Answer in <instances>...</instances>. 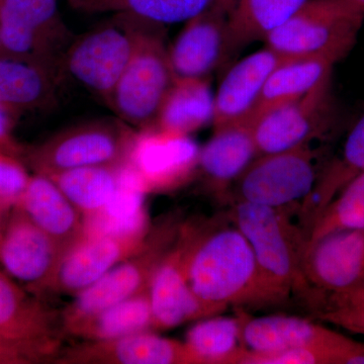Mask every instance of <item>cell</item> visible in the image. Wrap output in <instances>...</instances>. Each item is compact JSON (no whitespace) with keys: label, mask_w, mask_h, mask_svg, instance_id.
Segmentation results:
<instances>
[{"label":"cell","mask_w":364,"mask_h":364,"mask_svg":"<svg viewBox=\"0 0 364 364\" xmlns=\"http://www.w3.org/2000/svg\"><path fill=\"white\" fill-rule=\"evenodd\" d=\"M289 208L240 200L232 208L230 220L247 239L257 264L255 305L284 303L291 294L314 306L320 299L304 270L305 234L291 222Z\"/></svg>","instance_id":"6da1fadb"},{"label":"cell","mask_w":364,"mask_h":364,"mask_svg":"<svg viewBox=\"0 0 364 364\" xmlns=\"http://www.w3.org/2000/svg\"><path fill=\"white\" fill-rule=\"evenodd\" d=\"M188 279L207 317L230 306L255 305L257 264L240 230L202 220L189 254Z\"/></svg>","instance_id":"7a4b0ae2"},{"label":"cell","mask_w":364,"mask_h":364,"mask_svg":"<svg viewBox=\"0 0 364 364\" xmlns=\"http://www.w3.org/2000/svg\"><path fill=\"white\" fill-rule=\"evenodd\" d=\"M152 23L128 11H117L111 20L73 40L62 70L109 104L114 86Z\"/></svg>","instance_id":"3957f363"},{"label":"cell","mask_w":364,"mask_h":364,"mask_svg":"<svg viewBox=\"0 0 364 364\" xmlns=\"http://www.w3.org/2000/svg\"><path fill=\"white\" fill-rule=\"evenodd\" d=\"M364 14L339 0H308L264 42L289 58L343 59L358 40Z\"/></svg>","instance_id":"277c9868"},{"label":"cell","mask_w":364,"mask_h":364,"mask_svg":"<svg viewBox=\"0 0 364 364\" xmlns=\"http://www.w3.org/2000/svg\"><path fill=\"white\" fill-rule=\"evenodd\" d=\"M136 131L121 119H95L55 134L28 152L36 173L128 163Z\"/></svg>","instance_id":"5b68a950"},{"label":"cell","mask_w":364,"mask_h":364,"mask_svg":"<svg viewBox=\"0 0 364 364\" xmlns=\"http://www.w3.org/2000/svg\"><path fill=\"white\" fill-rule=\"evenodd\" d=\"M182 223L181 215L170 214L151 226L145 244L138 252L76 294L74 301L60 314L61 324L148 291L153 275L176 242Z\"/></svg>","instance_id":"8992f818"},{"label":"cell","mask_w":364,"mask_h":364,"mask_svg":"<svg viewBox=\"0 0 364 364\" xmlns=\"http://www.w3.org/2000/svg\"><path fill=\"white\" fill-rule=\"evenodd\" d=\"M161 26L152 23L144 33L107 104L121 121L138 130L154 126L176 80Z\"/></svg>","instance_id":"52a82bcc"},{"label":"cell","mask_w":364,"mask_h":364,"mask_svg":"<svg viewBox=\"0 0 364 364\" xmlns=\"http://www.w3.org/2000/svg\"><path fill=\"white\" fill-rule=\"evenodd\" d=\"M0 38L4 54L38 62L60 73L75 39L57 0H0Z\"/></svg>","instance_id":"ba28073f"},{"label":"cell","mask_w":364,"mask_h":364,"mask_svg":"<svg viewBox=\"0 0 364 364\" xmlns=\"http://www.w3.org/2000/svg\"><path fill=\"white\" fill-rule=\"evenodd\" d=\"M317 181L315 153L309 143L256 157L234 186L237 200L287 208L303 203Z\"/></svg>","instance_id":"9c48e42d"},{"label":"cell","mask_w":364,"mask_h":364,"mask_svg":"<svg viewBox=\"0 0 364 364\" xmlns=\"http://www.w3.org/2000/svg\"><path fill=\"white\" fill-rule=\"evenodd\" d=\"M200 150L188 135L151 126L136 130L128 166L145 195L171 191L198 170Z\"/></svg>","instance_id":"30bf717a"},{"label":"cell","mask_w":364,"mask_h":364,"mask_svg":"<svg viewBox=\"0 0 364 364\" xmlns=\"http://www.w3.org/2000/svg\"><path fill=\"white\" fill-rule=\"evenodd\" d=\"M200 220L182 223L176 242L163 258L149 287L153 331L208 318L189 287V254L200 228Z\"/></svg>","instance_id":"8fae6325"},{"label":"cell","mask_w":364,"mask_h":364,"mask_svg":"<svg viewBox=\"0 0 364 364\" xmlns=\"http://www.w3.org/2000/svg\"><path fill=\"white\" fill-rule=\"evenodd\" d=\"M65 253L18 208L0 234V264L28 293L45 294Z\"/></svg>","instance_id":"7c38bea8"},{"label":"cell","mask_w":364,"mask_h":364,"mask_svg":"<svg viewBox=\"0 0 364 364\" xmlns=\"http://www.w3.org/2000/svg\"><path fill=\"white\" fill-rule=\"evenodd\" d=\"M150 228L121 234L85 235L62 258L47 293L76 296L138 252Z\"/></svg>","instance_id":"4fadbf2b"},{"label":"cell","mask_w":364,"mask_h":364,"mask_svg":"<svg viewBox=\"0 0 364 364\" xmlns=\"http://www.w3.org/2000/svg\"><path fill=\"white\" fill-rule=\"evenodd\" d=\"M331 76L303 97L267 112L253 124L257 156L309 144L321 130L329 107Z\"/></svg>","instance_id":"5bb4252c"},{"label":"cell","mask_w":364,"mask_h":364,"mask_svg":"<svg viewBox=\"0 0 364 364\" xmlns=\"http://www.w3.org/2000/svg\"><path fill=\"white\" fill-rule=\"evenodd\" d=\"M235 0H224L186 21L168 49L176 78H207L225 59L229 50V18Z\"/></svg>","instance_id":"9a60e30c"},{"label":"cell","mask_w":364,"mask_h":364,"mask_svg":"<svg viewBox=\"0 0 364 364\" xmlns=\"http://www.w3.org/2000/svg\"><path fill=\"white\" fill-rule=\"evenodd\" d=\"M55 364H198L184 342L136 333L107 341H83L61 349Z\"/></svg>","instance_id":"2e32d148"},{"label":"cell","mask_w":364,"mask_h":364,"mask_svg":"<svg viewBox=\"0 0 364 364\" xmlns=\"http://www.w3.org/2000/svg\"><path fill=\"white\" fill-rule=\"evenodd\" d=\"M311 286L322 294L346 291L364 282V229L327 235L304 253Z\"/></svg>","instance_id":"e0dca14e"},{"label":"cell","mask_w":364,"mask_h":364,"mask_svg":"<svg viewBox=\"0 0 364 364\" xmlns=\"http://www.w3.org/2000/svg\"><path fill=\"white\" fill-rule=\"evenodd\" d=\"M293 60L265 46L232 67L215 95L214 130L248 119L273 71Z\"/></svg>","instance_id":"ac0fdd59"},{"label":"cell","mask_w":364,"mask_h":364,"mask_svg":"<svg viewBox=\"0 0 364 364\" xmlns=\"http://www.w3.org/2000/svg\"><path fill=\"white\" fill-rule=\"evenodd\" d=\"M237 317L240 321L242 344L255 354H270L320 345L337 346L353 340L308 318L294 316L254 318L243 311H238Z\"/></svg>","instance_id":"d6986e66"},{"label":"cell","mask_w":364,"mask_h":364,"mask_svg":"<svg viewBox=\"0 0 364 364\" xmlns=\"http://www.w3.org/2000/svg\"><path fill=\"white\" fill-rule=\"evenodd\" d=\"M61 316L0 272V335L62 349Z\"/></svg>","instance_id":"ffe728a7"},{"label":"cell","mask_w":364,"mask_h":364,"mask_svg":"<svg viewBox=\"0 0 364 364\" xmlns=\"http://www.w3.org/2000/svg\"><path fill=\"white\" fill-rule=\"evenodd\" d=\"M256 157L252 124L242 119L215 129L214 135L200 150L198 170L210 191L226 195Z\"/></svg>","instance_id":"44dd1931"},{"label":"cell","mask_w":364,"mask_h":364,"mask_svg":"<svg viewBox=\"0 0 364 364\" xmlns=\"http://www.w3.org/2000/svg\"><path fill=\"white\" fill-rule=\"evenodd\" d=\"M16 208L25 213L64 253L85 236V220L49 177L36 173Z\"/></svg>","instance_id":"7402d4cb"},{"label":"cell","mask_w":364,"mask_h":364,"mask_svg":"<svg viewBox=\"0 0 364 364\" xmlns=\"http://www.w3.org/2000/svg\"><path fill=\"white\" fill-rule=\"evenodd\" d=\"M61 74L38 62L0 54V107L14 114L47 107L56 100Z\"/></svg>","instance_id":"603a6c76"},{"label":"cell","mask_w":364,"mask_h":364,"mask_svg":"<svg viewBox=\"0 0 364 364\" xmlns=\"http://www.w3.org/2000/svg\"><path fill=\"white\" fill-rule=\"evenodd\" d=\"M65 334L83 341H107L153 331L149 289L62 325Z\"/></svg>","instance_id":"cb8c5ba5"},{"label":"cell","mask_w":364,"mask_h":364,"mask_svg":"<svg viewBox=\"0 0 364 364\" xmlns=\"http://www.w3.org/2000/svg\"><path fill=\"white\" fill-rule=\"evenodd\" d=\"M215 95L207 78H176L163 100L154 126L191 135L213 124Z\"/></svg>","instance_id":"d4e9b609"},{"label":"cell","mask_w":364,"mask_h":364,"mask_svg":"<svg viewBox=\"0 0 364 364\" xmlns=\"http://www.w3.org/2000/svg\"><path fill=\"white\" fill-rule=\"evenodd\" d=\"M126 165L80 167L46 176L54 181L86 220L102 213L114 200L121 188Z\"/></svg>","instance_id":"484cf974"},{"label":"cell","mask_w":364,"mask_h":364,"mask_svg":"<svg viewBox=\"0 0 364 364\" xmlns=\"http://www.w3.org/2000/svg\"><path fill=\"white\" fill-rule=\"evenodd\" d=\"M335 64L325 58H304L279 66L268 78L248 121L253 126L267 112L303 97L321 81L332 76Z\"/></svg>","instance_id":"4316f807"},{"label":"cell","mask_w":364,"mask_h":364,"mask_svg":"<svg viewBox=\"0 0 364 364\" xmlns=\"http://www.w3.org/2000/svg\"><path fill=\"white\" fill-rule=\"evenodd\" d=\"M364 172V114L345 141L341 157L330 165L310 196L301 203L299 218L303 231L309 229L340 191Z\"/></svg>","instance_id":"83f0119b"},{"label":"cell","mask_w":364,"mask_h":364,"mask_svg":"<svg viewBox=\"0 0 364 364\" xmlns=\"http://www.w3.org/2000/svg\"><path fill=\"white\" fill-rule=\"evenodd\" d=\"M308 0H235L229 18L230 52L264 41Z\"/></svg>","instance_id":"f1b7e54d"},{"label":"cell","mask_w":364,"mask_h":364,"mask_svg":"<svg viewBox=\"0 0 364 364\" xmlns=\"http://www.w3.org/2000/svg\"><path fill=\"white\" fill-rule=\"evenodd\" d=\"M184 343L198 364H240L245 351L237 315L202 318L186 333Z\"/></svg>","instance_id":"f546056e"},{"label":"cell","mask_w":364,"mask_h":364,"mask_svg":"<svg viewBox=\"0 0 364 364\" xmlns=\"http://www.w3.org/2000/svg\"><path fill=\"white\" fill-rule=\"evenodd\" d=\"M356 229H364V172L349 181L314 221L305 250L327 235Z\"/></svg>","instance_id":"4dcf8cb0"},{"label":"cell","mask_w":364,"mask_h":364,"mask_svg":"<svg viewBox=\"0 0 364 364\" xmlns=\"http://www.w3.org/2000/svg\"><path fill=\"white\" fill-rule=\"evenodd\" d=\"M224 0H119L117 11H128L151 23L164 26L186 23Z\"/></svg>","instance_id":"1f68e13d"},{"label":"cell","mask_w":364,"mask_h":364,"mask_svg":"<svg viewBox=\"0 0 364 364\" xmlns=\"http://www.w3.org/2000/svg\"><path fill=\"white\" fill-rule=\"evenodd\" d=\"M31 176L16 155L0 150V207L13 210L20 203Z\"/></svg>","instance_id":"d6a6232c"},{"label":"cell","mask_w":364,"mask_h":364,"mask_svg":"<svg viewBox=\"0 0 364 364\" xmlns=\"http://www.w3.org/2000/svg\"><path fill=\"white\" fill-rule=\"evenodd\" d=\"M60 351L49 345L18 341L0 335V364L52 363Z\"/></svg>","instance_id":"836d02e7"},{"label":"cell","mask_w":364,"mask_h":364,"mask_svg":"<svg viewBox=\"0 0 364 364\" xmlns=\"http://www.w3.org/2000/svg\"><path fill=\"white\" fill-rule=\"evenodd\" d=\"M318 318L347 331L364 335V305L326 309L320 311Z\"/></svg>","instance_id":"e575fe53"},{"label":"cell","mask_w":364,"mask_h":364,"mask_svg":"<svg viewBox=\"0 0 364 364\" xmlns=\"http://www.w3.org/2000/svg\"><path fill=\"white\" fill-rule=\"evenodd\" d=\"M327 294L329 296L325 305L321 306L318 312L326 309L337 308V306L364 305V282L346 291Z\"/></svg>","instance_id":"d590c367"},{"label":"cell","mask_w":364,"mask_h":364,"mask_svg":"<svg viewBox=\"0 0 364 364\" xmlns=\"http://www.w3.org/2000/svg\"><path fill=\"white\" fill-rule=\"evenodd\" d=\"M16 114L0 107V150L18 155L20 148L14 142L13 136L14 119Z\"/></svg>","instance_id":"8d00e7d4"},{"label":"cell","mask_w":364,"mask_h":364,"mask_svg":"<svg viewBox=\"0 0 364 364\" xmlns=\"http://www.w3.org/2000/svg\"><path fill=\"white\" fill-rule=\"evenodd\" d=\"M74 9L87 13L98 11H117L119 0H68Z\"/></svg>","instance_id":"74e56055"},{"label":"cell","mask_w":364,"mask_h":364,"mask_svg":"<svg viewBox=\"0 0 364 364\" xmlns=\"http://www.w3.org/2000/svg\"><path fill=\"white\" fill-rule=\"evenodd\" d=\"M11 210H7V208L0 207V234H1L2 230H4V225L7 221L9 213Z\"/></svg>","instance_id":"f35d334b"},{"label":"cell","mask_w":364,"mask_h":364,"mask_svg":"<svg viewBox=\"0 0 364 364\" xmlns=\"http://www.w3.org/2000/svg\"><path fill=\"white\" fill-rule=\"evenodd\" d=\"M339 1L345 2V4H350V6L356 7L359 11L364 14V0H339Z\"/></svg>","instance_id":"ab89813d"},{"label":"cell","mask_w":364,"mask_h":364,"mask_svg":"<svg viewBox=\"0 0 364 364\" xmlns=\"http://www.w3.org/2000/svg\"><path fill=\"white\" fill-rule=\"evenodd\" d=\"M0 54H4V50H2L1 46V38H0Z\"/></svg>","instance_id":"60d3db41"}]
</instances>
